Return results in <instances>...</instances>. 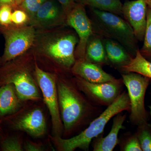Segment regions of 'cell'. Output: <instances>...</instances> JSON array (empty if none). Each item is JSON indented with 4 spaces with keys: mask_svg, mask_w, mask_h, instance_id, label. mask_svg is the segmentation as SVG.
<instances>
[{
    "mask_svg": "<svg viewBox=\"0 0 151 151\" xmlns=\"http://www.w3.org/2000/svg\"><path fill=\"white\" fill-rule=\"evenodd\" d=\"M57 86L63 134H73L100 116L103 107L92 102L78 88L73 78L58 76Z\"/></svg>",
    "mask_w": 151,
    "mask_h": 151,
    "instance_id": "6da1fadb",
    "label": "cell"
},
{
    "mask_svg": "<svg viewBox=\"0 0 151 151\" xmlns=\"http://www.w3.org/2000/svg\"><path fill=\"white\" fill-rule=\"evenodd\" d=\"M32 53L41 61L60 72L70 71L76 61L75 51L78 36L61 27L50 29H36Z\"/></svg>",
    "mask_w": 151,
    "mask_h": 151,
    "instance_id": "7a4b0ae2",
    "label": "cell"
},
{
    "mask_svg": "<svg viewBox=\"0 0 151 151\" xmlns=\"http://www.w3.org/2000/svg\"><path fill=\"white\" fill-rule=\"evenodd\" d=\"M35 62L31 51L0 64V86L12 84L18 96L23 102L40 100L41 97L35 75Z\"/></svg>",
    "mask_w": 151,
    "mask_h": 151,
    "instance_id": "3957f363",
    "label": "cell"
},
{
    "mask_svg": "<svg viewBox=\"0 0 151 151\" xmlns=\"http://www.w3.org/2000/svg\"><path fill=\"white\" fill-rule=\"evenodd\" d=\"M130 109L128 92L124 90L113 103L78 134L67 139L52 136L50 137V139L58 151H73L77 148L88 151L91 142L103 134L109 121L119 113L125 111L129 113Z\"/></svg>",
    "mask_w": 151,
    "mask_h": 151,
    "instance_id": "277c9868",
    "label": "cell"
},
{
    "mask_svg": "<svg viewBox=\"0 0 151 151\" xmlns=\"http://www.w3.org/2000/svg\"><path fill=\"white\" fill-rule=\"evenodd\" d=\"M93 32L103 37L116 41L132 57L138 48L134 32L126 20L119 15L92 8Z\"/></svg>",
    "mask_w": 151,
    "mask_h": 151,
    "instance_id": "5b68a950",
    "label": "cell"
},
{
    "mask_svg": "<svg viewBox=\"0 0 151 151\" xmlns=\"http://www.w3.org/2000/svg\"><path fill=\"white\" fill-rule=\"evenodd\" d=\"M0 32L5 39V47L0 64H4L22 55L32 48L37 30L30 24L17 26H0Z\"/></svg>",
    "mask_w": 151,
    "mask_h": 151,
    "instance_id": "8992f818",
    "label": "cell"
},
{
    "mask_svg": "<svg viewBox=\"0 0 151 151\" xmlns=\"http://www.w3.org/2000/svg\"><path fill=\"white\" fill-rule=\"evenodd\" d=\"M122 76L129 98L130 122L137 126L148 122L149 113L145 107V97L151 79L134 72L122 74Z\"/></svg>",
    "mask_w": 151,
    "mask_h": 151,
    "instance_id": "52a82bcc",
    "label": "cell"
},
{
    "mask_svg": "<svg viewBox=\"0 0 151 151\" xmlns=\"http://www.w3.org/2000/svg\"><path fill=\"white\" fill-rule=\"evenodd\" d=\"M35 75L44 102L51 116L53 136L61 137L63 134V126L60 111L56 75L42 69L36 60Z\"/></svg>",
    "mask_w": 151,
    "mask_h": 151,
    "instance_id": "ba28073f",
    "label": "cell"
},
{
    "mask_svg": "<svg viewBox=\"0 0 151 151\" xmlns=\"http://www.w3.org/2000/svg\"><path fill=\"white\" fill-rule=\"evenodd\" d=\"M73 79L79 89L92 102L102 107L111 105L124 91L122 78L103 83H92L76 76Z\"/></svg>",
    "mask_w": 151,
    "mask_h": 151,
    "instance_id": "9c48e42d",
    "label": "cell"
},
{
    "mask_svg": "<svg viewBox=\"0 0 151 151\" xmlns=\"http://www.w3.org/2000/svg\"><path fill=\"white\" fill-rule=\"evenodd\" d=\"M84 6L76 3L66 15V24L74 29L79 40L75 51L76 60L85 58L86 46L93 33L92 22L86 14Z\"/></svg>",
    "mask_w": 151,
    "mask_h": 151,
    "instance_id": "30bf717a",
    "label": "cell"
},
{
    "mask_svg": "<svg viewBox=\"0 0 151 151\" xmlns=\"http://www.w3.org/2000/svg\"><path fill=\"white\" fill-rule=\"evenodd\" d=\"M13 115L9 122L13 130L26 132L35 137H40L46 133L45 117L43 111L38 107L19 110Z\"/></svg>",
    "mask_w": 151,
    "mask_h": 151,
    "instance_id": "8fae6325",
    "label": "cell"
},
{
    "mask_svg": "<svg viewBox=\"0 0 151 151\" xmlns=\"http://www.w3.org/2000/svg\"><path fill=\"white\" fill-rule=\"evenodd\" d=\"M66 14L56 3L52 0H46L41 6L29 24L36 29L54 28L66 24Z\"/></svg>",
    "mask_w": 151,
    "mask_h": 151,
    "instance_id": "7c38bea8",
    "label": "cell"
},
{
    "mask_svg": "<svg viewBox=\"0 0 151 151\" xmlns=\"http://www.w3.org/2000/svg\"><path fill=\"white\" fill-rule=\"evenodd\" d=\"M147 5L145 0H135L124 3L122 15L132 27L137 40H144L147 25Z\"/></svg>",
    "mask_w": 151,
    "mask_h": 151,
    "instance_id": "4fadbf2b",
    "label": "cell"
},
{
    "mask_svg": "<svg viewBox=\"0 0 151 151\" xmlns=\"http://www.w3.org/2000/svg\"><path fill=\"white\" fill-rule=\"evenodd\" d=\"M70 72L92 83H103L115 81L116 78L102 69L100 65L85 58L76 60Z\"/></svg>",
    "mask_w": 151,
    "mask_h": 151,
    "instance_id": "5bb4252c",
    "label": "cell"
},
{
    "mask_svg": "<svg viewBox=\"0 0 151 151\" xmlns=\"http://www.w3.org/2000/svg\"><path fill=\"white\" fill-rule=\"evenodd\" d=\"M126 113L123 112L116 115L113 119L111 131L106 137L99 135L93 143L94 151H112L119 143L118 136L120 130L124 129L123 124L127 119Z\"/></svg>",
    "mask_w": 151,
    "mask_h": 151,
    "instance_id": "9a60e30c",
    "label": "cell"
},
{
    "mask_svg": "<svg viewBox=\"0 0 151 151\" xmlns=\"http://www.w3.org/2000/svg\"><path fill=\"white\" fill-rule=\"evenodd\" d=\"M23 102L18 96L13 84L10 83L0 86V122L18 112Z\"/></svg>",
    "mask_w": 151,
    "mask_h": 151,
    "instance_id": "2e32d148",
    "label": "cell"
},
{
    "mask_svg": "<svg viewBox=\"0 0 151 151\" xmlns=\"http://www.w3.org/2000/svg\"><path fill=\"white\" fill-rule=\"evenodd\" d=\"M102 40L107 60L111 63L121 67L129 62L132 56L122 45L107 38Z\"/></svg>",
    "mask_w": 151,
    "mask_h": 151,
    "instance_id": "e0dca14e",
    "label": "cell"
},
{
    "mask_svg": "<svg viewBox=\"0 0 151 151\" xmlns=\"http://www.w3.org/2000/svg\"><path fill=\"white\" fill-rule=\"evenodd\" d=\"M89 39L86 50L85 59L99 65L107 60L105 47L101 37L94 36Z\"/></svg>",
    "mask_w": 151,
    "mask_h": 151,
    "instance_id": "ac0fdd59",
    "label": "cell"
},
{
    "mask_svg": "<svg viewBox=\"0 0 151 151\" xmlns=\"http://www.w3.org/2000/svg\"><path fill=\"white\" fill-rule=\"evenodd\" d=\"M121 68L125 72L137 73L151 79V61L141 54L139 49L134 56L132 57L129 62Z\"/></svg>",
    "mask_w": 151,
    "mask_h": 151,
    "instance_id": "d6986e66",
    "label": "cell"
},
{
    "mask_svg": "<svg viewBox=\"0 0 151 151\" xmlns=\"http://www.w3.org/2000/svg\"><path fill=\"white\" fill-rule=\"evenodd\" d=\"M78 3L92 8L122 15L123 4L120 0H77Z\"/></svg>",
    "mask_w": 151,
    "mask_h": 151,
    "instance_id": "ffe728a7",
    "label": "cell"
},
{
    "mask_svg": "<svg viewBox=\"0 0 151 151\" xmlns=\"http://www.w3.org/2000/svg\"><path fill=\"white\" fill-rule=\"evenodd\" d=\"M143 151H151V126L147 123L138 126L136 133Z\"/></svg>",
    "mask_w": 151,
    "mask_h": 151,
    "instance_id": "44dd1931",
    "label": "cell"
},
{
    "mask_svg": "<svg viewBox=\"0 0 151 151\" xmlns=\"http://www.w3.org/2000/svg\"><path fill=\"white\" fill-rule=\"evenodd\" d=\"M142 47L139 50L141 54L151 61V9L148 6L147 12V25Z\"/></svg>",
    "mask_w": 151,
    "mask_h": 151,
    "instance_id": "7402d4cb",
    "label": "cell"
},
{
    "mask_svg": "<svg viewBox=\"0 0 151 151\" xmlns=\"http://www.w3.org/2000/svg\"><path fill=\"white\" fill-rule=\"evenodd\" d=\"M45 1L46 0H24L17 8L22 9L27 14L30 24L41 6Z\"/></svg>",
    "mask_w": 151,
    "mask_h": 151,
    "instance_id": "603a6c76",
    "label": "cell"
},
{
    "mask_svg": "<svg viewBox=\"0 0 151 151\" xmlns=\"http://www.w3.org/2000/svg\"><path fill=\"white\" fill-rule=\"evenodd\" d=\"M12 14V24L17 26H22L29 24V19L27 14L22 10L17 8L14 9Z\"/></svg>",
    "mask_w": 151,
    "mask_h": 151,
    "instance_id": "cb8c5ba5",
    "label": "cell"
},
{
    "mask_svg": "<svg viewBox=\"0 0 151 151\" xmlns=\"http://www.w3.org/2000/svg\"><path fill=\"white\" fill-rule=\"evenodd\" d=\"M3 151H23L24 150L20 139L16 137H9L3 141L1 145Z\"/></svg>",
    "mask_w": 151,
    "mask_h": 151,
    "instance_id": "d4e9b609",
    "label": "cell"
},
{
    "mask_svg": "<svg viewBox=\"0 0 151 151\" xmlns=\"http://www.w3.org/2000/svg\"><path fill=\"white\" fill-rule=\"evenodd\" d=\"M13 10V8L10 6L0 7V26L8 27L12 24L11 17Z\"/></svg>",
    "mask_w": 151,
    "mask_h": 151,
    "instance_id": "484cf974",
    "label": "cell"
},
{
    "mask_svg": "<svg viewBox=\"0 0 151 151\" xmlns=\"http://www.w3.org/2000/svg\"><path fill=\"white\" fill-rule=\"evenodd\" d=\"M122 149L124 151H142L136 134L128 138Z\"/></svg>",
    "mask_w": 151,
    "mask_h": 151,
    "instance_id": "4316f807",
    "label": "cell"
},
{
    "mask_svg": "<svg viewBox=\"0 0 151 151\" xmlns=\"http://www.w3.org/2000/svg\"><path fill=\"white\" fill-rule=\"evenodd\" d=\"M24 149L27 151H42L44 150V146L42 144L26 141L24 143Z\"/></svg>",
    "mask_w": 151,
    "mask_h": 151,
    "instance_id": "83f0119b",
    "label": "cell"
},
{
    "mask_svg": "<svg viewBox=\"0 0 151 151\" xmlns=\"http://www.w3.org/2000/svg\"><path fill=\"white\" fill-rule=\"evenodd\" d=\"M61 5V7L65 14H67L75 6L76 3L74 0H57Z\"/></svg>",
    "mask_w": 151,
    "mask_h": 151,
    "instance_id": "f1b7e54d",
    "label": "cell"
},
{
    "mask_svg": "<svg viewBox=\"0 0 151 151\" xmlns=\"http://www.w3.org/2000/svg\"><path fill=\"white\" fill-rule=\"evenodd\" d=\"M4 5L10 6L13 9L16 8L15 0H0V7Z\"/></svg>",
    "mask_w": 151,
    "mask_h": 151,
    "instance_id": "f546056e",
    "label": "cell"
},
{
    "mask_svg": "<svg viewBox=\"0 0 151 151\" xmlns=\"http://www.w3.org/2000/svg\"><path fill=\"white\" fill-rule=\"evenodd\" d=\"M24 0H15V4L16 8H17L18 6Z\"/></svg>",
    "mask_w": 151,
    "mask_h": 151,
    "instance_id": "4dcf8cb0",
    "label": "cell"
},
{
    "mask_svg": "<svg viewBox=\"0 0 151 151\" xmlns=\"http://www.w3.org/2000/svg\"><path fill=\"white\" fill-rule=\"evenodd\" d=\"M147 5L151 9V0H145Z\"/></svg>",
    "mask_w": 151,
    "mask_h": 151,
    "instance_id": "1f68e13d",
    "label": "cell"
},
{
    "mask_svg": "<svg viewBox=\"0 0 151 151\" xmlns=\"http://www.w3.org/2000/svg\"><path fill=\"white\" fill-rule=\"evenodd\" d=\"M150 83H151V79L150 80ZM148 107H149V108H150V114L151 115V105H149V106H148Z\"/></svg>",
    "mask_w": 151,
    "mask_h": 151,
    "instance_id": "d6a6232c",
    "label": "cell"
},
{
    "mask_svg": "<svg viewBox=\"0 0 151 151\" xmlns=\"http://www.w3.org/2000/svg\"><path fill=\"white\" fill-rule=\"evenodd\" d=\"M0 62H1V57H0Z\"/></svg>",
    "mask_w": 151,
    "mask_h": 151,
    "instance_id": "836d02e7",
    "label": "cell"
}]
</instances>
